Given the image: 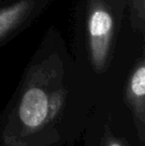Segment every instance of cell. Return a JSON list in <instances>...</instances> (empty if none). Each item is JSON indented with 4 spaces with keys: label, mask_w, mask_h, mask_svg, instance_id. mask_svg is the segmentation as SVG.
Returning <instances> with one entry per match:
<instances>
[{
    "label": "cell",
    "mask_w": 145,
    "mask_h": 146,
    "mask_svg": "<svg viewBox=\"0 0 145 146\" xmlns=\"http://www.w3.org/2000/svg\"><path fill=\"white\" fill-rule=\"evenodd\" d=\"M63 67L58 59L32 66L3 119V146H51L67 102Z\"/></svg>",
    "instance_id": "obj_1"
},
{
    "label": "cell",
    "mask_w": 145,
    "mask_h": 146,
    "mask_svg": "<svg viewBox=\"0 0 145 146\" xmlns=\"http://www.w3.org/2000/svg\"><path fill=\"white\" fill-rule=\"evenodd\" d=\"M101 146H129V144L124 139L115 136L109 127L107 126L103 131Z\"/></svg>",
    "instance_id": "obj_5"
},
{
    "label": "cell",
    "mask_w": 145,
    "mask_h": 146,
    "mask_svg": "<svg viewBox=\"0 0 145 146\" xmlns=\"http://www.w3.org/2000/svg\"><path fill=\"white\" fill-rule=\"evenodd\" d=\"M124 100L131 112L139 141L145 140V64L140 60L134 67L124 92Z\"/></svg>",
    "instance_id": "obj_3"
},
{
    "label": "cell",
    "mask_w": 145,
    "mask_h": 146,
    "mask_svg": "<svg viewBox=\"0 0 145 146\" xmlns=\"http://www.w3.org/2000/svg\"><path fill=\"white\" fill-rule=\"evenodd\" d=\"M133 11L137 21L143 23L145 17V0H133Z\"/></svg>",
    "instance_id": "obj_6"
},
{
    "label": "cell",
    "mask_w": 145,
    "mask_h": 146,
    "mask_svg": "<svg viewBox=\"0 0 145 146\" xmlns=\"http://www.w3.org/2000/svg\"><path fill=\"white\" fill-rule=\"evenodd\" d=\"M87 36L89 57L97 72L105 68L114 32V20L109 8L101 0H89Z\"/></svg>",
    "instance_id": "obj_2"
},
{
    "label": "cell",
    "mask_w": 145,
    "mask_h": 146,
    "mask_svg": "<svg viewBox=\"0 0 145 146\" xmlns=\"http://www.w3.org/2000/svg\"><path fill=\"white\" fill-rule=\"evenodd\" d=\"M32 0H19L0 8V40L18 27L31 13Z\"/></svg>",
    "instance_id": "obj_4"
}]
</instances>
